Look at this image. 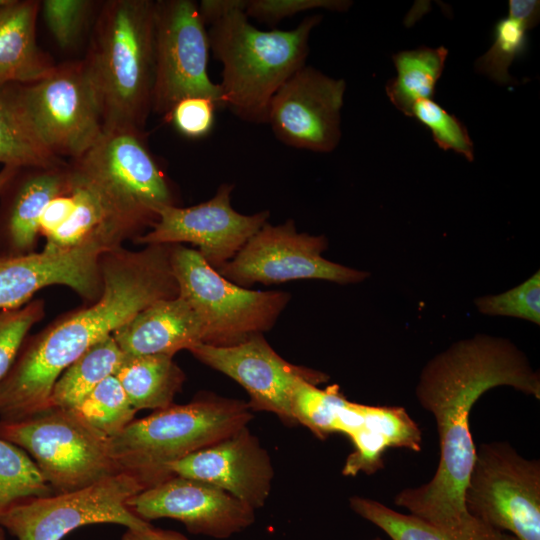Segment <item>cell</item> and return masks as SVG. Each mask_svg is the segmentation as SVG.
<instances>
[{"label": "cell", "instance_id": "46", "mask_svg": "<svg viewBox=\"0 0 540 540\" xmlns=\"http://www.w3.org/2000/svg\"><path fill=\"white\" fill-rule=\"evenodd\" d=\"M6 2V0H0V6L3 5Z\"/></svg>", "mask_w": 540, "mask_h": 540}, {"label": "cell", "instance_id": "40", "mask_svg": "<svg viewBox=\"0 0 540 540\" xmlns=\"http://www.w3.org/2000/svg\"><path fill=\"white\" fill-rule=\"evenodd\" d=\"M248 0H203L198 10L203 22L208 25L236 11H246Z\"/></svg>", "mask_w": 540, "mask_h": 540}, {"label": "cell", "instance_id": "25", "mask_svg": "<svg viewBox=\"0 0 540 540\" xmlns=\"http://www.w3.org/2000/svg\"><path fill=\"white\" fill-rule=\"evenodd\" d=\"M114 376L136 411L172 405L185 381L183 370L166 355H125Z\"/></svg>", "mask_w": 540, "mask_h": 540}, {"label": "cell", "instance_id": "43", "mask_svg": "<svg viewBox=\"0 0 540 540\" xmlns=\"http://www.w3.org/2000/svg\"><path fill=\"white\" fill-rule=\"evenodd\" d=\"M19 167L5 165L0 170V192Z\"/></svg>", "mask_w": 540, "mask_h": 540}, {"label": "cell", "instance_id": "21", "mask_svg": "<svg viewBox=\"0 0 540 540\" xmlns=\"http://www.w3.org/2000/svg\"><path fill=\"white\" fill-rule=\"evenodd\" d=\"M69 191L68 163L19 167L0 192V257L35 252L46 205Z\"/></svg>", "mask_w": 540, "mask_h": 540}, {"label": "cell", "instance_id": "30", "mask_svg": "<svg viewBox=\"0 0 540 540\" xmlns=\"http://www.w3.org/2000/svg\"><path fill=\"white\" fill-rule=\"evenodd\" d=\"M51 494L53 490L26 452L0 438V513L20 500Z\"/></svg>", "mask_w": 540, "mask_h": 540}, {"label": "cell", "instance_id": "18", "mask_svg": "<svg viewBox=\"0 0 540 540\" xmlns=\"http://www.w3.org/2000/svg\"><path fill=\"white\" fill-rule=\"evenodd\" d=\"M140 519L170 518L193 533L226 539L255 522V510L231 494L208 483L172 476L146 488L127 501Z\"/></svg>", "mask_w": 540, "mask_h": 540}, {"label": "cell", "instance_id": "34", "mask_svg": "<svg viewBox=\"0 0 540 540\" xmlns=\"http://www.w3.org/2000/svg\"><path fill=\"white\" fill-rule=\"evenodd\" d=\"M425 125L434 141L443 150H453L469 161L474 159L473 142L463 123L449 114L433 99H422L415 103L412 116Z\"/></svg>", "mask_w": 540, "mask_h": 540}, {"label": "cell", "instance_id": "29", "mask_svg": "<svg viewBox=\"0 0 540 540\" xmlns=\"http://www.w3.org/2000/svg\"><path fill=\"white\" fill-rule=\"evenodd\" d=\"M0 163L16 167L67 163L35 135L17 100L15 84L0 86Z\"/></svg>", "mask_w": 540, "mask_h": 540}, {"label": "cell", "instance_id": "4", "mask_svg": "<svg viewBox=\"0 0 540 540\" xmlns=\"http://www.w3.org/2000/svg\"><path fill=\"white\" fill-rule=\"evenodd\" d=\"M322 15L305 17L291 30L263 31L236 11L210 25V50L222 69L226 108L244 121L267 124L268 110L277 90L305 66L312 30Z\"/></svg>", "mask_w": 540, "mask_h": 540}, {"label": "cell", "instance_id": "12", "mask_svg": "<svg viewBox=\"0 0 540 540\" xmlns=\"http://www.w3.org/2000/svg\"><path fill=\"white\" fill-rule=\"evenodd\" d=\"M144 489L135 476L119 472L75 491L20 500L0 513V526L17 540H62L78 528L99 523L144 529L150 522L126 504Z\"/></svg>", "mask_w": 540, "mask_h": 540}, {"label": "cell", "instance_id": "6", "mask_svg": "<svg viewBox=\"0 0 540 540\" xmlns=\"http://www.w3.org/2000/svg\"><path fill=\"white\" fill-rule=\"evenodd\" d=\"M296 424L325 440L333 433L345 434L353 451L342 469L345 476L374 474L384 468L388 449L419 452L422 432L401 406H372L349 401L337 385L324 389L300 379L292 397Z\"/></svg>", "mask_w": 540, "mask_h": 540}, {"label": "cell", "instance_id": "24", "mask_svg": "<svg viewBox=\"0 0 540 540\" xmlns=\"http://www.w3.org/2000/svg\"><path fill=\"white\" fill-rule=\"evenodd\" d=\"M70 171V168H69ZM75 207L69 218L46 238L43 250L58 252L94 245L105 251L122 247L133 235L119 216L89 186L70 172Z\"/></svg>", "mask_w": 540, "mask_h": 540}, {"label": "cell", "instance_id": "15", "mask_svg": "<svg viewBox=\"0 0 540 540\" xmlns=\"http://www.w3.org/2000/svg\"><path fill=\"white\" fill-rule=\"evenodd\" d=\"M234 186L222 184L208 201L190 206H161L157 220L134 242L140 245L190 243L214 269L230 261L265 224L269 211L245 215L231 205Z\"/></svg>", "mask_w": 540, "mask_h": 540}, {"label": "cell", "instance_id": "31", "mask_svg": "<svg viewBox=\"0 0 540 540\" xmlns=\"http://www.w3.org/2000/svg\"><path fill=\"white\" fill-rule=\"evenodd\" d=\"M73 410L108 437L123 430L137 413L114 375L102 381Z\"/></svg>", "mask_w": 540, "mask_h": 540}, {"label": "cell", "instance_id": "37", "mask_svg": "<svg viewBox=\"0 0 540 540\" xmlns=\"http://www.w3.org/2000/svg\"><path fill=\"white\" fill-rule=\"evenodd\" d=\"M352 5L348 0H248L245 14L274 25L301 12L323 8L343 12Z\"/></svg>", "mask_w": 540, "mask_h": 540}, {"label": "cell", "instance_id": "33", "mask_svg": "<svg viewBox=\"0 0 540 540\" xmlns=\"http://www.w3.org/2000/svg\"><path fill=\"white\" fill-rule=\"evenodd\" d=\"M40 4L50 33L64 50L78 45L101 5L93 0H44Z\"/></svg>", "mask_w": 540, "mask_h": 540}, {"label": "cell", "instance_id": "13", "mask_svg": "<svg viewBox=\"0 0 540 540\" xmlns=\"http://www.w3.org/2000/svg\"><path fill=\"white\" fill-rule=\"evenodd\" d=\"M205 26L194 1H155L152 112L166 118L188 97H204L217 109L226 108L219 84L208 74L210 42Z\"/></svg>", "mask_w": 540, "mask_h": 540}, {"label": "cell", "instance_id": "11", "mask_svg": "<svg viewBox=\"0 0 540 540\" xmlns=\"http://www.w3.org/2000/svg\"><path fill=\"white\" fill-rule=\"evenodd\" d=\"M19 105L39 141L55 156L79 158L103 134V117L83 61L56 65L41 80L15 84Z\"/></svg>", "mask_w": 540, "mask_h": 540}, {"label": "cell", "instance_id": "22", "mask_svg": "<svg viewBox=\"0 0 540 540\" xmlns=\"http://www.w3.org/2000/svg\"><path fill=\"white\" fill-rule=\"evenodd\" d=\"M112 335L127 356L173 357L202 343L203 327L190 304L178 294L149 305Z\"/></svg>", "mask_w": 540, "mask_h": 540}, {"label": "cell", "instance_id": "28", "mask_svg": "<svg viewBox=\"0 0 540 540\" xmlns=\"http://www.w3.org/2000/svg\"><path fill=\"white\" fill-rule=\"evenodd\" d=\"M448 50L445 47H420L400 51L392 56L397 75L385 89L391 103L411 117L416 102L432 99L443 72Z\"/></svg>", "mask_w": 540, "mask_h": 540}, {"label": "cell", "instance_id": "45", "mask_svg": "<svg viewBox=\"0 0 540 540\" xmlns=\"http://www.w3.org/2000/svg\"><path fill=\"white\" fill-rule=\"evenodd\" d=\"M369 540H383V539H382V538H380V537H374V538H372V539H369Z\"/></svg>", "mask_w": 540, "mask_h": 540}, {"label": "cell", "instance_id": "17", "mask_svg": "<svg viewBox=\"0 0 540 540\" xmlns=\"http://www.w3.org/2000/svg\"><path fill=\"white\" fill-rule=\"evenodd\" d=\"M345 90L343 79L329 77L305 65L272 97L267 124L287 146L331 152L341 138L340 111Z\"/></svg>", "mask_w": 540, "mask_h": 540}, {"label": "cell", "instance_id": "14", "mask_svg": "<svg viewBox=\"0 0 540 540\" xmlns=\"http://www.w3.org/2000/svg\"><path fill=\"white\" fill-rule=\"evenodd\" d=\"M327 247L324 236L297 232L293 220L280 225L267 222L217 271L244 288L255 283L272 285L299 279L350 284L368 277L364 271L323 258Z\"/></svg>", "mask_w": 540, "mask_h": 540}, {"label": "cell", "instance_id": "41", "mask_svg": "<svg viewBox=\"0 0 540 540\" xmlns=\"http://www.w3.org/2000/svg\"><path fill=\"white\" fill-rule=\"evenodd\" d=\"M540 2L536 0H510L508 17L518 20L532 29L539 20Z\"/></svg>", "mask_w": 540, "mask_h": 540}, {"label": "cell", "instance_id": "10", "mask_svg": "<svg viewBox=\"0 0 540 540\" xmlns=\"http://www.w3.org/2000/svg\"><path fill=\"white\" fill-rule=\"evenodd\" d=\"M464 505L474 518L518 540H540V461L505 441L475 445Z\"/></svg>", "mask_w": 540, "mask_h": 540}, {"label": "cell", "instance_id": "19", "mask_svg": "<svg viewBox=\"0 0 540 540\" xmlns=\"http://www.w3.org/2000/svg\"><path fill=\"white\" fill-rule=\"evenodd\" d=\"M182 476L213 485L252 507H263L274 479L271 457L247 427L167 467Z\"/></svg>", "mask_w": 540, "mask_h": 540}, {"label": "cell", "instance_id": "42", "mask_svg": "<svg viewBox=\"0 0 540 540\" xmlns=\"http://www.w3.org/2000/svg\"><path fill=\"white\" fill-rule=\"evenodd\" d=\"M121 540H189L183 534L172 531L163 530L153 525L144 529H127L122 535Z\"/></svg>", "mask_w": 540, "mask_h": 540}, {"label": "cell", "instance_id": "23", "mask_svg": "<svg viewBox=\"0 0 540 540\" xmlns=\"http://www.w3.org/2000/svg\"><path fill=\"white\" fill-rule=\"evenodd\" d=\"M40 7L36 0H6L0 6V86L33 83L55 68L37 43Z\"/></svg>", "mask_w": 540, "mask_h": 540}, {"label": "cell", "instance_id": "36", "mask_svg": "<svg viewBox=\"0 0 540 540\" xmlns=\"http://www.w3.org/2000/svg\"><path fill=\"white\" fill-rule=\"evenodd\" d=\"M478 310L488 315L522 318L540 324V272L515 288L475 301Z\"/></svg>", "mask_w": 540, "mask_h": 540}, {"label": "cell", "instance_id": "3", "mask_svg": "<svg viewBox=\"0 0 540 540\" xmlns=\"http://www.w3.org/2000/svg\"><path fill=\"white\" fill-rule=\"evenodd\" d=\"M154 15L153 0H108L97 11L82 61L104 130L144 132L153 105Z\"/></svg>", "mask_w": 540, "mask_h": 540}, {"label": "cell", "instance_id": "2", "mask_svg": "<svg viewBox=\"0 0 540 540\" xmlns=\"http://www.w3.org/2000/svg\"><path fill=\"white\" fill-rule=\"evenodd\" d=\"M172 246L121 247L102 254L100 297L24 340L0 382V420H21L50 408L57 379L85 351L149 305L178 296Z\"/></svg>", "mask_w": 540, "mask_h": 540}, {"label": "cell", "instance_id": "5", "mask_svg": "<svg viewBox=\"0 0 540 540\" xmlns=\"http://www.w3.org/2000/svg\"><path fill=\"white\" fill-rule=\"evenodd\" d=\"M253 416L247 402L201 392L187 404H172L134 419L109 437L111 457L120 472L144 488L172 476L167 467L247 427Z\"/></svg>", "mask_w": 540, "mask_h": 540}, {"label": "cell", "instance_id": "7", "mask_svg": "<svg viewBox=\"0 0 540 540\" xmlns=\"http://www.w3.org/2000/svg\"><path fill=\"white\" fill-rule=\"evenodd\" d=\"M68 164L71 174L120 217L133 240L155 223L159 207L176 205L171 184L142 132L104 130L90 149Z\"/></svg>", "mask_w": 540, "mask_h": 540}, {"label": "cell", "instance_id": "1", "mask_svg": "<svg viewBox=\"0 0 540 540\" xmlns=\"http://www.w3.org/2000/svg\"><path fill=\"white\" fill-rule=\"evenodd\" d=\"M510 386L540 399V379L525 355L507 340L478 335L453 344L423 368L416 397L436 421L440 457L432 478L401 490L394 499L420 520L447 532L475 521L464 490L475 456L470 413L485 392Z\"/></svg>", "mask_w": 540, "mask_h": 540}, {"label": "cell", "instance_id": "44", "mask_svg": "<svg viewBox=\"0 0 540 540\" xmlns=\"http://www.w3.org/2000/svg\"><path fill=\"white\" fill-rule=\"evenodd\" d=\"M0 540H6L5 539V535H4V531H3V528L0 526Z\"/></svg>", "mask_w": 540, "mask_h": 540}, {"label": "cell", "instance_id": "39", "mask_svg": "<svg viewBox=\"0 0 540 540\" xmlns=\"http://www.w3.org/2000/svg\"><path fill=\"white\" fill-rule=\"evenodd\" d=\"M75 200L71 192L52 199L45 207L40 218V235L47 238L53 234L72 214Z\"/></svg>", "mask_w": 540, "mask_h": 540}, {"label": "cell", "instance_id": "38", "mask_svg": "<svg viewBox=\"0 0 540 540\" xmlns=\"http://www.w3.org/2000/svg\"><path fill=\"white\" fill-rule=\"evenodd\" d=\"M216 109L210 99L188 97L176 103L166 119L171 121L182 135L197 139L211 131Z\"/></svg>", "mask_w": 540, "mask_h": 540}, {"label": "cell", "instance_id": "27", "mask_svg": "<svg viewBox=\"0 0 540 540\" xmlns=\"http://www.w3.org/2000/svg\"><path fill=\"white\" fill-rule=\"evenodd\" d=\"M124 356L113 335L91 346L57 379L50 407L74 409L102 381L115 375Z\"/></svg>", "mask_w": 540, "mask_h": 540}, {"label": "cell", "instance_id": "32", "mask_svg": "<svg viewBox=\"0 0 540 540\" xmlns=\"http://www.w3.org/2000/svg\"><path fill=\"white\" fill-rule=\"evenodd\" d=\"M529 28L510 17L500 19L494 29V40L488 51L475 63L476 70L499 84L513 82L508 69L527 48Z\"/></svg>", "mask_w": 540, "mask_h": 540}, {"label": "cell", "instance_id": "8", "mask_svg": "<svg viewBox=\"0 0 540 540\" xmlns=\"http://www.w3.org/2000/svg\"><path fill=\"white\" fill-rule=\"evenodd\" d=\"M0 438L32 456L54 493L82 489L120 472L109 437L73 409L50 407L21 420H0Z\"/></svg>", "mask_w": 540, "mask_h": 540}, {"label": "cell", "instance_id": "26", "mask_svg": "<svg viewBox=\"0 0 540 540\" xmlns=\"http://www.w3.org/2000/svg\"><path fill=\"white\" fill-rule=\"evenodd\" d=\"M349 506L355 514L378 527L391 540H518L512 534L478 519L463 529L447 532L371 498L351 496Z\"/></svg>", "mask_w": 540, "mask_h": 540}, {"label": "cell", "instance_id": "9", "mask_svg": "<svg viewBox=\"0 0 540 540\" xmlns=\"http://www.w3.org/2000/svg\"><path fill=\"white\" fill-rule=\"evenodd\" d=\"M171 267L179 295L199 317L204 344L232 346L270 330L290 300L285 291L238 286L211 267L200 253L173 244Z\"/></svg>", "mask_w": 540, "mask_h": 540}, {"label": "cell", "instance_id": "20", "mask_svg": "<svg viewBox=\"0 0 540 540\" xmlns=\"http://www.w3.org/2000/svg\"><path fill=\"white\" fill-rule=\"evenodd\" d=\"M106 252L87 245L0 257V310L19 308L53 285L69 287L88 303L96 301L103 288L100 258Z\"/></svg>", "mask_w": 540, "mask_h": 540}, {"label": "cell", "instance_id": "16", "mask_svg": "<svg viewBox=\"0 0 540 540\" xmlns=\"http://www.w3.org/2000/svg\"><path fill=\"white\" fill-rule=\"evenodd\" d=\"M198 361L239 383L249 395V408L275 414L284 424L296 425L292 397L297 382H326L323 372L294 365L282 358L263 334L232 346L199 343L188 350Z\"/></svg>", "mask_w": 540, "mask_h": 540}, {"label": "cell", "instance_id": "35", "mask_svg": "<svg viewBox=\"0 0 540 540\" xmlns=\"http://www.w3.org/2000/svg\"><path fill=\"white\" fill-rule=\"evenodd\" d=\"M44 315L42 299H32L19 308L0 310V382L11 369L31 328Z\"/></svg>", "mask_w": 540, "mask_h": 540}]
</instances>
